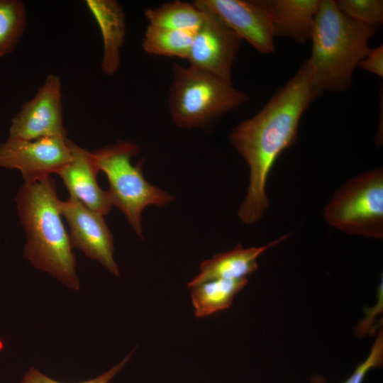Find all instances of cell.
I'll use <instances>...</instances> for the list:
<instances>
[{"label": "cell", "mask_w": 383, "mask_h": 383, "mask_svg": "<svg viewBox=\"0 0 383 383\" xmlns=\"http://www.w3.org/2000/svg\"><path fill=\"white\" fill-rule=\"evenodd\" d=\"M320 96L309 60L255 116L240 122L229 140L249 167V183L238 216L245 224L260 220L269 208L268 176L279 155L294 145L303 113Z\"/></svg>", "instance_id": "6da1fadb"}, {"label": "cell", "mask_w": 383, "mask_h": 383, "mask_svg": "<svg viewBox=\"0 0 383 383\" xmlns=\"http://www.w3.org/2000/svg\"><path fill=\"white\" fill-rule=\"evenodd\" d=\"M15 200L26 234V258L69 288L78 290L76 260L60 216V199L53 178L50 175L34 182H25Z\"/></svg>", "instance_id": "7a4b0ae2"}, {"label": "cell", "mask_w": 383, "mask_h": 383, "mask_svg": "<svg viewBox=\"0 0 383 383\" xmlns=\"http://www.w3.org/2000/svg\"><path fill=\"white\" fill-rule=\"evenodd\" d=\"M325 221L349 235L383 238V169L360 173L343 184L323 209Z\"/></svg>", "instance_id": "8992f818"}, {"label": "cell", "mask_w": 383, "mask_h": 383, "mask_svg": "<svg viewBox=\"0 0 383 383\" xmlns=\"http://www.w3.org/2000/svg\"><path fill=\"white\" fill-rule=\"evenodd\" d=\"M247 283L248 278L215 279L190 287L194 316L203 318L228 309Z\"/></svg>", "instance_id": "2e32d148"}, {"label": "cell", "mask_w": 383, "mask_h": 383, "mask_svg": "<svg viewBox=\"0 0 383 383\" xmlns=\"http://www.w3.org/2000/svg\"><path fill=\"white\" fill-rule=\"evenodd\" d=\"M310 383H326V382L323 377L316 374L312 377Z\"/></svg>", "instance_id": "cb8c5ba5"}, {"label": "cell", "mask_w": 383, "mask_h": 383, "mask_svg": "<svg viewBox=\"0 0 383 383\" xmlns=\"http://www.w3.org/2000/svg\"><path fill=\"white\" fill-rule=\"evenodd\" d=\"M321 0H263L268 9L274 36L298 43L311 40Z\"/></svg>", "instance_id": "9a60e30c"}, {"label": "cell", "mask_w": 383, "mask_h": 383, "mask_svg": "<svg viewBox=\"0 0 383 383\" xmlns=\"http://www.w3.org/2000/svg\"><path fill=\"white\" fill-rule=\"evenodd\" d=\"M27 24L25 4L20 0H0V57L12 52Z\"/></svg>", "instance_id": "d6986e66"}, {"label": "cell", "mask_w": 383, "mask_h": 383, "mask_svg": "<svg viewBox=\"0 0 383 383\" xmlns=\"http://www.w3.org/2000/svg\"><path fill=\"white\" fill-rule=\"evenodd\" d=\"M59 209L68 223L72 247L82 250L88 257L97 260L118 277L119 270L113 259V235L104 216L71 196L66 201L60 200Z\"/></svg>", "instance_id": "8fae6325"}, {"label": "cell", "mask_w": 383, "mask_h": 383, "mask_svg": "<svg viewBox=\"0 0 383 383\" xmlns=\"http://www.w3.org/2000/svg\"><path fill=\"white\" fill-rule=\"evenodd\" d=\"M132 353L124 358L118 365L108 370L107 372L99 375L94 379L79 382V383H108L111 380L115 375L124 367L129 360ZM20 383H62L55 381L44 374H42L38 370L30 368L28 372L23 376Z\"/></svg>", "instance_id": "7402d4cb"}, {"label": "cell", "mask_w": 383, "mask_h": 383, "mask_svg": "<svg viewBox=\"0 0 383 383\" xmlns=\"http://www.w3.org/2000/svg\"><path fill=\"white\" fill-rule=\"evenodd\" d=\"M338 9L348 18L374 26L383 23L382 0H338Z\"/></svg>", "instance_id": "ffe728a7"}, {"label": "cell", "mask_w": 383, "mask_h": 383, "mask_svg": "<svg viewBox=\"0 0 383 383\" xmlns=\"http://www.w3.org/2000/svg\"><path fill=\"white\" fill-rule=\"evenodd\" d=\"M72 160L57 174L62 178L69 191L86 206L102 216L107 215L112 203L107 191L99 186L96 174L99 172L91 152L79 147L68 139Z\"/></svg>", "instance_id": "7c38bea8"}, {"label": "cell", "mask_w": 383, "mask_h": 383, "mask_svg": "<svg viewBox=\"0 0 383 383\" xmlns=\"http://www.w3.org/2000/svg\"><path fill=\"white\" fill-rule=\"evenodd\" d=\"M289 235L261 247L244 248L238 244L232 250L213 255L200 265L199 272L190 281L189 288L215 279H238L247 278L257 267V258L267 249L284 240Z\"/></svg>", "instance_id": "4fadbf2b"}, {"label": "cell", "mask_w": 383, "mask_h": 383, "mask_svg": "<svg viewBox=\"0 0 383 383\" xmlns=\"http://www.w3.org/2000/svg\"><path fill=\"white\" fill-rule=\"evenodd\" d=\"M71 160L67 138L33 140L8 138L0 144V167L20 170L25 182L57 174Z\"/></svg>", "instance_id": "9c48e42d"}, {"label": "cell", "mask_w": 383, "mask_h": 383, "mask_svg": "<svg viewBox=\"0 0 383 383\" xmlns=\"http://www.w3.org/2000/svg\"><path fill=\"white\" fill-rule=\"evenodd\" d=\"M140 152L133 142L118 140L91 152L95 165L109 183L107 191L113 206L126 216L137 235L143 240L142 212L148 206L163 207L174 199L173 195L150 184L144 177L143 160L133 165L132 157Z\"/></svg>", "instance_id": "5b68a950"}, {"label": "cell", "mask_w": 383, "mask_h": 383, "mask_svg": "<svg viewBox=\"0 0 383 383\" xmlns=\"http://www.w3.org/2000/svg\"><path fill=\"white\" fill-rule=\"evenodd\" d=\"M59 75L49 74L34 96L23 104L13 117L9 139L33 140L43 138H67Z\"/></svg>", "instance_id": "52a82bcc"}, {"label": "cell", "mask_w": 383, "mask_h": 383, "mask_svg": "<svg viewBox=\"0 0 383 383\" xmlns=\"http://www.w3.org/2000/svg\"><path fill=\"white\" fill-rule=\"evenodd\" d=\"M86 4L102 35L101 70L106 75H114L120 67L121 50L126 33L123 9L114 0H87Z\"/></svg>", "instance_id": "5bb4252c"}, {"label": "cell", "mask_w": 383, "mask_h": 383, "mask_svg": "<svg viewBox=\"0 0 383 383\" xmlns=\"http://www.w3.org/2000/svg\"><path fill=\"white\" fill-rule=\"evenodd\" d=\"M193 3L216 14L259 52H274L272 21L263 0H196Z\"/></svg>", "instance_id": "30bf717a"}, {"label": "cell", "mask_w": 383, "mask_h": 383, "mask_svg": "<svg viewBox=\"0 0 383 383\" xmlns=\"http://www.w3.org/2000/svg\"><path fill=\"white\" fill-rule=\"evenodd\" d=\"M144 15L148 25L196 32L204 19L205 13L194 3L174 1L147 9Z\"/></svg>", "instance_id": "e0dca14e"}, {"label": "cell", "mask_w": 383, "mask_h": 383, "mask_svg": "<svg viewBox=\"0 0 383 383\" xmlns=\"http://www.w3.org/2000/svg\"><path fill=\"white\" fill-rule=\"evenodd\" d=\"M379 27L348 18L338 9L335 1L321 0L308 59L319 95L325 91L340 92L350 88L355 69L370 52L369 41Z\"/></svg>", "instance_id": "3957f363"}, {"label": "cell", "mask_w": 383, "mask_h": 383, "mask_svg": "<svg viewBox=\"0 0 383 383\" xmlns=\"http://www.w3.org/2000/svg\"><path fill=\"white\" fill-rule=\"evenodd\" d=\"M382 360L383 335L381 331L368 357L356 367L350 377L343 383H363L367 374L372 369L380 367L382 364Z\"/></svg>", "instance_id": "44dd1931"}, {"label": "cell", "mask_w": 383, "mask_h": 383, "mask_svg": "<svg viewBox=\"0 0 383 383\" xmlns=\"http://www.w3.org/2000/svg\"><path fill=\"white\" fill-rule=\"evenodd\" d=\"M248 101L247 94L233 84L189 65L173 63L168 108L177 127H205Z\"/></svg>", "instance_id": "277c9868"}, {"label": "cell", "mask_w": 383, "mask_h": 383, "mask_svg": "<svg viewBox=\"0 0 383 383\" xmlns=\"http://www.w3.org/2000/svg\"><path fill=\"white\" fill-rule=\"evenodd\" d=\"M201 10L204 19L195 33L187 60L189 65L233 84V66L242 40L216 14Z\"/></svg>", "instance_id": "ba28073f"}, {"label": "cell", "mask_w": 383, "mask_h": 383, "mask_svg": "<svg viewBox=\"0 0 383 383\" xmlns=\"http://www.w3.org/2000/svg\"><path fill=\"white\" fill-rule=\"evenodd\" d=\"M362 69L378 77H383V45L371 48L366 57L358 64Z\"/></svg>", "instance_id": "603a6c76"}, {"label": "cell", "mask_w": 383, "mask_h": 383, "mask_svg": "<svg viewBox=\"0 0 383 383\" xmlns=\"http://www.w3.org/2000/svg\"><path fill=\"white\" fill-rule=\"evenodd\" d=\"M195 33L148 25L142 48L149 55L187 59Z\"/></svg>", "instance_id": "ac0fdd59"}]
</instances>
